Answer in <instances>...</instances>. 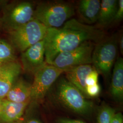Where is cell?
Here are the masks:
<instances>
[{"mask_svg":"<svg viewBox=\"0 0 123 123\" xmlns=\"http://www.w3.org/2000/svg\"><path fill=\"white\" fill-rule=\"evenodd\" d=\"M99 73L94 68L87 76L85 79L86 86H91L98 83Z\"/></svg>","mask_w":123,"mask_h":123,"instance_id":"obj_20","label":"cell"},{"mask_svg":"<svg viewBox=\"0 0 123 123\" xmlns=\"http://www.w3.org/2000/svg\"><path fill=\"white\" fill-rule=\"evenodd\" d=\"M118 54V40L116 35L104 38L95 44L92 52V65L105 77L112 71Z\"/></svg>","mask_w":123,"mask_h":123,"instance_id":"obj_4","label":"cell"},{"mask_svg":"<svg viewBox=\"0 0 123 123\" xmlns=\"http://www.w3.org/2000/svg\"><path fill=\"white\" fill-rule=\"evenodd\" d=\"M65 70L46 64L34 74L31 87L30 102L37 103L43 98L50 88Z\"/></svg>","mask_w":123,"mask_h":123,"instance_id":"obj_7","label":"cell"},{"mask_svg":"<svg viewBox=\"0 0 123 123\" xmlns=\"http://www.w3.org/2000/svg\"><path fill=\"white\" fill-rule=\"evenodd\" d=\"M30 103H19L3 99L0 111V123H15L19 121Z\"/></svg>","mask_w":123,"mask_h":123,"instance_id":"obj_11","label":"cell"},{"mask_svg":"<svg viewBox=\"0 0 123 123\" xmlns=\"http://www.w3.org/2000/svg\"><path fill=\"white\" fill-rule=\"evenodd\" d=\"M118 46H119V49L120 50V52L122 53V54H123V36L122 35V37H121L119 38V40L118 41Z\"/></svg>","mask_w":123,"mask_h":123,"instance_id":"obj_25","label":"cell"},{"mask_svg":"<svg viewBox=\"0 0 123 123\" xmlns=\"http://www.w3.org/2000/svg\"><path fill=\"white\" fill-rule=\"evenodd\" d=\"M101 6L99 0H81L78 6L80 17L88 24L97 22Z\"/></svg>","mask_w":123,"mask_h":123,"instance_id":"obj_15","label":"cell"},{"mask_svg":"<svg viewBox=\"0 0 123 123\" xmlns=\"http://www.w3.org/2000/svg\"><path fill=\"white\" fill-rule=\"evenodd\" d=\"M15 123H42L40 120L36 119H30L24 121H18Z\"/></svg>","mask_w":123,"mask_h":123,"instance_id":"obj_24","label":"cell"},{"mask_svg":"<svg viewBox=\"0 0 123 123\" xmlns=\"http://www.w3.org/2000/svg\"><path fill=\"white\" fill-rule=\"evenodd\" d=\"M21 60L23 70L33 75L47 64L45 58L44 39L22 52Z\"/></svg>","mask_w":123,"mask_h":123,"instance_id":"obj_9","label":"cell"},{"mask_svg":"<svg viewBox=\"0 0 123 123\" xmlns=\"http://www.w3.org/2000/svg\"><path fill=\"white\" fill-rule=\"evenodd\" d=\"M115 113L114 109L110 106H102L98 114L97 123H111Z\"/></svg>","mask_w":123,"mask_h":123,"instance_id":"obj_18","label":"cell"},{"mask_svg":"<svg viewBox=\"0 0 123 123\" xmlns=\"http://www.w3.org/2000/svg\"><path fill=\"white\" fill-rule=\"evenodd\" d=\"M74 5L63 1H51L41 3L34 10V18L48 28L62 26L75 14Z\"/></svg>","mask_w":123,"mask_h":123,"instance_id":"obj_2","label":"cell"},{"mask_svg":"<svg viewBox=\"0 0 123 123\" xmlns=\"http://www.w3.org/2000/svg\"><path fill=\"white\" fill-rule=\"evenodd\" d=\"M105 37L104 31L96 26L73 18L58 28H48L45 40V58L51 64L60 53L70 51L85 42L98 43Z\"/></svg>","mask_w":123,"mask_h":123,"instance_id":"obj_1","label":"cell"},{"mask_svg":"<svg viewBox=\"0 0 123 123\" xmlns=\"http://www.w3.org/2000/svg\"><path fill=\"white\" fill-rule=\"evenodd\" d=\"M118 6L117 0H102L97 22L102 27L112 23Z\"/></svg>","mask_w":123,"mask_h":123,"instance_id":"obj_16","label":"cell"},{"mask_svg":"<svg viewBox=\"0 0 123 123\" xmlns=\"http://www.w3.org/2000/svg\"><path fill=\"white\" fill-rule=\"evenodd\" d=\"M123 18V0H118V6L115 13L112 23H118L122 21Z\"/></svg>","mask_w":123,"mask_h":123,"instance_id":"obj_21","label":"cell"},{"mask_svg":"<svg viewBox=\"0 0 123 123\" xmlns=\"http://www.w3.org/2000/svg\"><path fill=\"white\" fill-rule=\"evenodd\" d=\"M48 29L47 27L34 18L26 24L9 31L12 45L22 53L44 39Z\"/></svg>","mask_w":123,"mask_h":123,"instance_id":"obj_5","label":"cell"},{"mask_svg":"<svg viewBox=\"0 0 123 123\" xmlns=\"http://www.w3.org/2000/svg\"><path fill=\"white\" fill-rule=\"evenodd\" d=\"M94 68L92 64H86L76 67L65 72L66 79L77 88L86 98L85 79Z\"/></svg>","mask_w":123,"mask_h":123,"instance_id":"obj_12","label":"cell"},{"mask_svg":"<svg viewBox=\"0 0 123 123\" xmlns=\"http://www.w3.org/2000/svg\"><path fill=\"white\" fill-rule=\"evenodd\" d=\"M55 92L56 99L69 110L80 114H87L92 110L93 104L84 96L66 78L58 79Z\"/></svg>","mask_w":123,"mask_h":123,"instance_id":"obj_3","label":"cell"},{"mask_svg":"<svg viewBox=\"0 0 123 123\" xmlns=\"http://www.w3.org/2000/svg\"><path fill=\"white\" fill-rule=\"evenodd\" d=\"M2 26V18L0 17V29Z\"/></svg>","mask_w":123,"mask_h":123,"instance_id":"obj_26","label":"cell"},{"mask_svg":"<svg viewBox=\"0 0 123 123\" xmlns=\"http://www.w3.org/2000/svg\"><path fill=\"white\" fill-rule=\"evenodd\" d=\"M0 99H3L14 83L18 79L22 67L16 61L11 62L0 66Z\"/></svg>","mask_w":123,"mask_h":123,"instance_id":"obj_10","label":"cell"},{"mask_svg":"<svg viewBox=\"0 0 123 123\" xmlns=\"http://www.w3.org/2000/svg\"><path fill=\"white\" fill-rule=\"evenodd\" d=\"M34 10L33 5L28 1L5 5L2 26L9 32L22 26L34 19Z\"/></svg>","mask_w":123,"mask_h":123,"instance_id":"obj_8","label":"cell"},{"mask_svg":"<svg viewBox=\"0 0 123 123\" xmlns=\"http://www.w3.org/2000/svg\"><path fill=\"white\" fill-rule=\"evenodd\" d=\"M110 123H123V117L121 113H115Z\"/></svg>","mask_w":123,"mask_h":123,"instance_id":"obj_22","label":"cell"},{"mask_svg":"<svg viewBox=\"0 0 123 123\" xmlns=\"http://www.w3.org/2000/svg\"><path fill=\"white\" fill-rule=\"evenodd\" d=\"M101 88L99 84H96L91 86H86V96L88 97H96L100 92Z\"/></svg>","mask_w":123,"mask_h":123,"instance_id":"obj_19","label":"cell"},{"mask_svg":"<svg viewBox=\"0 0 123 123\" xmlns=\"http://www.w3.org/2000/svg\"><path fill=\"white\" fill-rule=\"evenodd\" d=\"M0 70H1V68H0Z\"/></svg>","mask_w":123,"mask_h":123,"instance_id":"obj_28","label":"cell"},{"mask_svg":"<svg viewBox=\"0 0 123 123\" xmlns=\"http://www.w3.org/2000/svg\"><path fill=\"white\" fill-rule=\"evenodd\" d=\"M2 100L3 99H0V111L1 109V106H2Z\"/></svg>","mask_w":123,"mask_h":123,"instance_id":"obj_27","label":"cell"},{"mask_svg":"<svg viewBox=\"0 0 123 123\" xmlns=\"http://www.w3.org/2000/svg\"><path fill=\"white\" fill-rule=\"evenodd\" d=\"M14 48L6 40L0 39V66L16 61Z\"/></svg>","mask_w":123,"mask_h":123,"instance_id":"obj_17","label":"cell"},{"mask_svg":"<svg viewBox=\"0 0 123 123\" xmlns=\"http://www.w3.org/2000/svg\"><path fill=\"white\" fill-rule=\"evenodd\" d=\"M94 46L93 42H85L74 49L57 55L51 65L66 72L77 66L92 64V57Z\"/></svg>","mask_w":123,"mask_h":123,"instance_id":"obj_6","label":"cell"},{"mask_svg":"<svg viewBox=\"0 0 123 123\" xmlns=\"http://www.w3.org/2000/svg\"><path fill=\"white\" fill-rule=\"evenodd\" d=\"M58 123H85L82 121L76 119L62 118L59 119L57 121Z\"/></svg>","mask_w":123,"mask_h":123,"instance_id":"obj_23","label":"cell"},{"mask_svg":"<svg viewBox=\"0 0 123 123\" xmlns=\"http://www.w3.org/2000/svg\"><path fill=\"white\" fill-rule=\"evenodd\" d=\"M31 84L22 79H18L10 89L5 99L16 103L30 102Z\"/></svg>","mask_w":123,"mask_h":123,"instance_id":"obj_13","label":"cell"},{"mask_svg":"<svg viewBox=\"0 0 123 123\" xmlns=\"http://www.w3.org/2000/svg\"><path fill=\"white\" fill-rule=\"evenodd\" d=\"M110 93L116 101L121 102L123 98V59L117 58L114 65Z\"/></svg>","mask_w":123,"mask_h":123,"instance_id":"obj_14","label":"cell"}]
</instances>
